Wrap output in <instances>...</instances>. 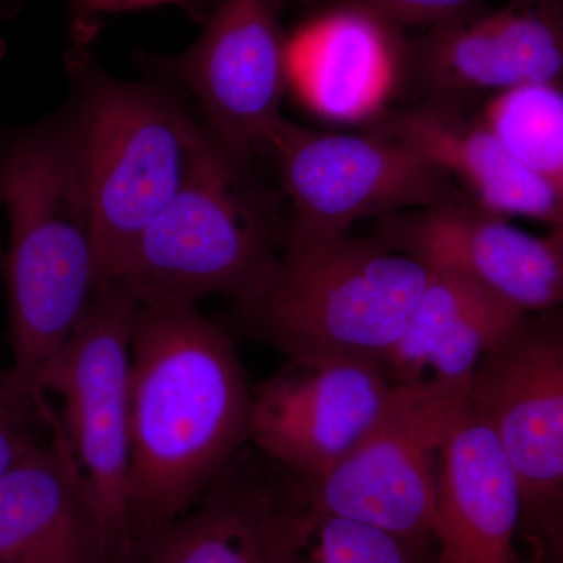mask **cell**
<instances>
[{
    "label": "cell",
    "mask_w": 563,
    "mask_h": 563,
    "mask_svg": "<svg viewBox=\"0 0 563 563\" xmlns=\"http://www.w3.org/2000/svg\"><path fill=\"white\" fill-rule=\"evenodd\" d=\"M136 301L102 282L68 343L36 380L62 401L63 431L114 550L131 562V332Z\"/></svg>",
    "instance_id": "obj_6"
},
{
    "label": "cell",
    "mask_w": 563,
    "mask_h": 563,
    "mask_svg": "<svg viewBox=\"0 0 563 563\" xmlns=\"http://www.w3.org/2000/svg\"><path fill=\"white\" fill-rule=\"evenodd\" d=\"M55 413L46 395L0 376V476L51 435Z\"/></svg>",
    "instance_id": "obj_22"
},
{
    "label": "cell",
    "mask_w": 563,
    "mask_h": 563,
    "mask_svg": "<svg viewBox=\"0 0 563 563\" xmlns=\"http://www.w3.org/2000/svg\"><path fill=\"white\" fill-rule=\"evenodd\" d=\"M470 413L498 437L523 495L521 526L531 525L563 498V307L526 313L484 355Z\"/></svg>",
    "instance_id": "obj_10"
},
{
    "label": "cell",
    "mask_w": 563,
    "mask_h": 563,
    "mask_svg": "<svg viewBox=\"0 0 563 563\" xmlns=\"http://www.w3.org/2000/svg\"><path fill=\"white\" fill-rule=\"evenodd\" d=\"M0 563H125L55 413L51 435L0 476Z\"/></svg>",
    "instance_id": "obj_17"
},
{
    "label": "cell",
    "mask_w": 563,
    "mask_h": 563,
    "mask_svg": "<svg viewBox=\"0 0 563 563\" xmlns=\"http://www.w3.org/2000/svg\"><path fill=\"white\" fill-rule=\"evenodd\" d=\"M277 199L244 162L214 147L190 184L147 225L109 280L143 302L243 301L279 258Z\"/></svg>",
    "instance_id": "obj_5"
},
{
    "label": "cell",
    "mask_w": 563,
    "mask_h": 563,
    "mask_svg": "<svg viewBox=\"0 0 563 563\" xmlns=\"http://www.w3.org/2000/svg\"><path fill=\"white\" fill-rule=\"evenodd\" d=\"M563 85V0L477 7L410 38L404 96L476 103L529 85Z\"/></svg>",
    "instance_id": "obj_11"
},
{
    "label": "cell",
    "mask_w": 563,
    "mask_h": 563,
    "mask_svg": "<svg viewBox=\"0 0 563 563\" xmlns=\"http://www.w3.org/2000/svg\"><path fill=\"white\" fill-rule=\"evenodd\" d=\"M235 459L187 514L133 544L129 563H299L318 517L306 485Z\"/></svg>",
    "instance_id": "obj_13"
},
{
    "label": "cell",
    "mask_w": 563,
    "mask_h": 563,
    "mask_svg": "<svg viewBox=\"0 0 563 563\" xmlns=\"http://www.w3.org/2000/svg\"><path fill=\"white\" fill-rule=\"evenodd\" d=\"M528 526L539 537L544 554L550 555L554 563H563V498Z\"/></svg>",
    "instance_id": "obj_25"
},
{
    "label": "cell",
    "mask_w": 563,
    "mask_h": 563,
    "mask_svg": "<svg viewBox=\"0 0 563 563\" xmlns=\"http://www.w3.org/2000/svg\"><path fill=\"white\" fill-rule=\"evenodd\" d=\"M470 384L428 379L393 385L373 431L322 483L309 488L321 515L435 543V470L470 409Z\"/></svg>",
    "instance_id": "obj_8"
},
{
    "label": "cell",
    "mask_w": 563,
    "mask_h": 563,
    "mask_svg": "<svg viewBox=\"0 0 563 563\" xmlns=\"http://www.w3.org/2000/svg\"><path fill=\"white\" fill-rule=\"evenodd\" d=\"M11 2L13 0H0V9H9Z\"/></svg>",
    "instance_id": "obj_26"
},
{
    "label": "cell",
    "mask_w": 563,
    "mask_h": 563,
    "mask_svg": "<svg viewBox=\"0 0 563 563\" xmlns=\"http://www.w3.org/2000/svg\"><path fill=\"white\" fill-rule=\"evenodd\" d=\"M523 495L495 432L465 415L435 470L437 563H515Z\"/></svg>",
    "instance_id": "obj_18"
},
{
    "label": "cell",
    "mask_w": 563,
    "mask_h": 563,
    "mask_svg": "<svg viewBox=\"0 0 563 563\" xmlns=\"http://www.w3.org/2000/svg\"><path fill=\"white\" fill-rule=\"evenodd\" d=\"M428 284L395 346L380 361L393 385L472 383L477 365L525 317L477 282L429 269Z\"/></svg>",
    "instance_id": "obj_19"
},
{
    "label": "cell",
    "mask_w": 563,
    "mask_h": 563,
    "mask_svg": "<svg viewBox=\"0 0 563 563\" xmlns=\"http://www.w3.org/2000/svg\"><path fill=\"white\" fill-rule=\"evenodd\" d=\"M481 111L510 154L563 202V85L515 88L485 99Z\"/></svg>",
    "instance_id": "obj_20"
},
{
    "label": "cell",
    "mask_w": 563,
    "mask_h": 563,
    "mask_svg": "<svg viewBox=\"0 0 563 563\" xmlns=\"http://www.w3.org/2000/svg\"><path fill=\"white\" fill-rule=\"evenodd\" d=\"M177 2H188V0H68L74 41L77 46H85L98 31L99 20L109 14Z\"/></svg>",
    "instance_id": "obj_24"
},
{
    "label": "cell",
    "mask_w": 563,
    "mask_h": 563,
    "mask_svg": "<svg viewBox=\"0 0 563 563\" xmlns=\"http://www.w3.org/2000/svg\"><path fill=\"white\" fill-rule=\"evenodd\" d=\"M287 363L254 385L251 443L312 488L373 431L393 384L369 362Z\"/></svg>",
    "instance_id": "obj_12"
},
{
    "label": "cell",
    "mask_w": 563,
    "mask_h": 563,
    "mask_svg": "<svg viewBox=\"0 0 563 563\" xmlns=\"http://www.w3.org/2000/svg\"><path fill=\"white\" fill-rule=\"evenodd\" d=\"M268 154L290 203L288 239L346 235L361 221L473 202L431 163L366 131H318L282 118Z\"/></svg>",
    "instance_id": "obj_7"
},
{
    "label": "cell",
    "mask_w": 563,
    "mask_h": 563,
    "mask_svg": "<svg viewBox=\"0 0 563 563\" xmlns=\"http://www.w3.org/2000/svg\"><path fill=\"white\" fill-rule=\"evenodd\" d=\"M152 65L190 91L222 150L244 162L268 152L291 87L290 33L277 0H220L190 47Z\"/></svg>",
    "instance_id": "obj_9"
},
{
    "label": "cell",
    "mask_w": 563,
    "mask_h": 563,
    "mask_svg": "<svg viewBox=\"0 0 563 563\" xmlns=\"http://www.w3.org/2000/svg\"><path fill=\"white\" fill-rule=\"evenodd\" d=\"M428 266L373 236H284L273 272L233 303L244 331L287 362H369L395 346L428 284Z\"/></svg>",
    "instance_id": "obj_3"
},
{
    "label": "cell",
    "mask_w": 563,
    "mask_h": 563,
    "mask_svg": "<svg viewBox=\"0 0 563 563\" xmlns=\"http://www.w3.org/2000/svg\"><path fill=\"white\" fill-rule=\"evenodd\" d=\"M85 84L69 121L106 282L217 143L154 85L113 79L96 68L87 69Z\"/></svg>",
    "instance_id": "obj_4"
},
{
    "label": "cell",
    "mask_w": 563,
    "mask_h": 563,
    "mask_svg": "<svg viewBox=\"0 0 563 563\" xmlns=\"http://www.w3.org/2000/svg\"><path fill=\"white\" fill-rule=\"evenodd\" d=\"M429 547L376 526L318 514L299 563H428Z\"/></svg>",
    "instance_id": "obj_21"
},
{
    "label": "cell",
    "mask_w": 563,
    "mask_h": 563,
    "mask_svg": "<svg viewBox=\"0 0 563 563\" xmlns=\"http://www.w3.org/2000/svg\"><path fill=\"white\" fill-rule=\"evenodd\" d=\"M254 385L199 303L143 302L131 332L132 540L195 506L251 443Z\"/></svg>",
    "instance_id": "obj_1"
},
{
    "label": "cell",
    "mask_w": 563,
    "mask_h": 563,
    "mask_svg": "<svg viewBox=\"0 0 563 563\" xmlns=\"http://www.w3.org/2000/svg\"><path fill=\"white\" fill-rule=\"evenodd\" d=\"M357 2L376 11L404 31L412 27L428 31L468 13L477 7L485 5L487 0H357Z\"/></svg>",
    "instance_id": "obj_23"
},
{
    "label": "cell",
    "mask_w": 563,
    "mask_h": 563,
    "mask_svg": "<svg viewBox=\"0 0 563 563\" xmlns=\"http://www.w3.org/2000/svg\"><path fill=\"white\" fill-rule=\"evenodd\" d=\"M363 131L401 144L504 218L563 229V202L504 146L474 102L417 99L377 114Z\"/></svg>",
    "instance_id": "obj_16"
},
{
    "label": "cell",
    "mask_w": 563,
    "mask_h": 563,
    "mask_svg": "<svg viewBox=\"0 0 563 563\" xmlns=\"http://www.w3.org/2000/svg\"><path fill=\"white\" fill-rule=\"evenodd\" d=\"M409 44L357 0H309L290 33L291 87L325 120L368 124L404 96Z\"/></svg>",
    "instance_id": "obj_15"
},
{
    "label": "cell",
    "mask_w": 563,
    "mask_h": 563,
    "mask_svg": "<svg viewBox=\"0 0 563 563\" xmlns=\"http://www.w3.org/2000/svg\"><path fill=\"white\" fill-rule=\"evenodd\" d=\"M9 217L5 276L14 383L36 391L102 284L95 220L68 118L36 125L0 154Z\"/></svg>",
    "instance_id": "obj_2"
},
{
    "label": "cell",
    "mask_w": 563,
    "mask_h": 563,
    "mask_svg": "<svg viewBox=\"0 0 563 563\" xmlns=\"http://www.w3.org/2000/svg\"><path fill=\"white\" fill-rule=\"evenodd\" d=\"M390 251L477 282L525 313L563 307V229L532 235L476 206H439L374 221Z\"/></svg>",
    "instance_id": "obj_14"
}]
</instances>
